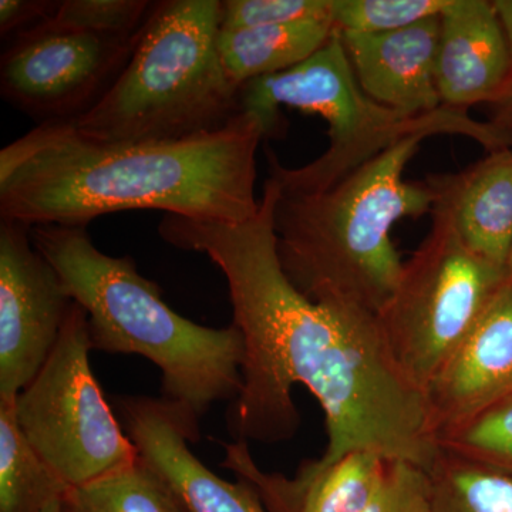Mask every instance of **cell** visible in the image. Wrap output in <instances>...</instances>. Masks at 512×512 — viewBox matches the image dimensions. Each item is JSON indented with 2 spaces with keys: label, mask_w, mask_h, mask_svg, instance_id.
I'll use <instances>...</instances> for the list:
<instances>
[{
  "label": "cell",
  "mask_w": 512,
  "mask_h": 512,
  "mask_svg": "<svg viewBox=\"0 0 512 512\" xmlns=\"http://www.w3.org/2000/svg\"><path fill=\"white\" fill-rule=\"evenodd\" d=\"M278 194L266 178L258 214L241 224L165 214L158 227L167 244L207 255L227 279L244 339L229 433L247 443L291 440L301 426L292 390L302 384L325 414L319 464L373 450L429 470L440 450L426 397L397 367L376 316L313 303L285 275L276 252Z\"/></svg>",
  "instance_id": "6da1fadb"
},
{
  "label": "cell",
  "mask_w": 512,
  "mask_h": 512,
  "mask_svg": "<svg viewBox=\"0 0 512 512\" xmlns=\"http://www.w3.org/2000/svg\"><path fill=\"white\" fill-rule=\"evenodd\" d=\"M265 138L254 114L217 133L109 144L63 123L40 124L0 151V217L87 227L101 215L156 210L241 224L258 214L256 153Z\"/></svg>",
  "instance_id": "7a4b0ae2"
},
{
  "label": "cell",
  "mask_w": 512,
  "mask_h": 512,
  "mask_svg": "<svg viewBox=\"0 0 512 512\" xmlns=\"http://www.w3.org/2000/svg\"><path fill=\"white\" fill-rule=\"evenodd\" d=\"M30 235L86 312L93 350L154 363L163 375V399L200 439L204 414L241 393V330L234 323L207 328L173 311L160 286L140 275L131 256L104 254L87 227L36 225Z\"/></svg>",
  "instance_id": "3957f363"
},
{
  "label": "cell",
  "mask_w": 512,
  "mask_h": 512,
  "mask_svg": "<svg viewBox=\"0 0 512 512\" xmlns=\"http://www.w3.org/2000/svg\"><path fill=\"white\" fill-rule=\"evenodd\" d=\"M424 138H404L328 190L279 187L276 252L309 301L375 316L390 301L404 265L390 238L393 225L433 211L429 185L403 178Z\"/></svg>",
  "instance_id": "277c9868"
},
{
  "label": "cell",
  "mask_w": 512,
  "mask_h": 512,
  "mask_svg": "<svg viewBox=\"0 0 512 512\" xmlns=\"http://www.w3.org/2000/svg\"><path fill=\"white\" fill-rule=\"evenodd\" d=\"M221 10L220 0L154 2L109 92L63 124L109 144L183 140L227 127L241 114V87L218 53Z\"/></svg>",
  "instance_id": "5b68a950"
},
{
  "label": "cell",
  "mask_w": 512,
  "mask_h": 512,
  "mask_svg": "<svg viewBox=\"0 0 512 512\" xmlns=\"http://www.w3.org/2000/svg\"><path fill=\"white\" fill-rule=\"evenodd\" d=\"M241 113L254 114L265 138L285 133L279 107L319 114L329 124V147L312 163L286 168L265 147L269 177L281 190H328L404 138L458 134L473 138L488 151L512 148V131L471 119L467 110L443 106L423 116H407L376 103L357 83L339 30L305 62L252 80L239 93Z\"/></svg>",
  "instance_id": "8992f818"
},
{
  "label": "cell",
  "mask_w": 512,
  "mask_h": 512,
  "mask_svg": "<svg viewBox=\"0 0 512 512\" xmlns=\"http://www.w3.org/2000/svg\"><path fill=\"white\" fill-rule=\"evenodd\" d=\"M431 215L429 235L376 316L397 367L423 393L510 276L471 251L446 215Z\"/></svg>",
  "instance_id": "52a82bcc"
},
{
  "label": "cell",
  "mask_w": 512,
  "mask_h": 512,
  "mask_svg": "<svg viewBox=\"0 0 512 512\" xmlns=\"http://www.w3.org/2000/svg\"><path fill=\"white\" fill-rule=\"evenodd\" d=\"M92 350L89 319L73 302L52 355L13 402L26 441L69 487L138 458L94 376Z\"/></svg>",
  "instance_id": "ba28073f"
},
{
  "label": "cell",
  "mask_w": 512,
  "mask_h": 512,
  "mask_svg": "<svg viewBox=\"0 0 512 512\" xmlns=\"http://www.w3.org/2000/svg\"><path fill=\"white\" fill-rule=\"evenodd\" d=\"M140 30L120 36L37 25L2 53L0 94L39 126L77 119L109 92Z\"/></svg>",
  "instance_id": "9c48e42d"
},
{
  "label": "cell",
  "mask_w": 512,
  "mask_h": 512,
  "mask_svg": "<svg viewBox=\"0 0 512 512\" xmlns=\"http://www.w3.org/2000/svg\"><path fill=\"white\" fill-rule=\"evenodd\" d=\"M30 227L0 222V402H15L52 355L72 308Z\"/></svg>",
  "instance_id": "30bf717a"
},
{
  "label": "cell",
  "mask_w": 512,
  "mask_h": 512,
  "mask_svg": "<svg viewBox=\"0 0 512 512\" xmlns=\"http://www.w3.org/2000/svg\"><path fill=\"white\" fill-rule=\"evenodd\" d=\"M512 396V279L424 390L436 440Z\"/></svg>",
  "instance_id": "8fae6325"
},
{
  "label": "cell",
  "mask_w": 512,
  "mask_h": 512,
  "mask_svg": "<svg viewBox=\"0 0 512 512\" xmlns=\"http://www.w3.org/2000/svg\"><path fill=\"white\" fill-rule=\"evenodd\" d=\"M117 406L138 457L167 481L185 510L268 512L247 483L222 480L194 456L188 443H197V437L163 397L124 396L117 399Z\"/></svg>",
  "instance_id": "7c38bea8"
},
{
  "label": "cell",
  "mask_w": 512,
  "mask_h": 512,
  "mask_svg": "<svg viewBox=\"0 0 512 512\" xmlns=\"http://www.w3.org/2000/svg\"><path fill=\"white\" fill-rule=\"evenodd\" d=\"M222 446V466L247 483L268 512H362L396 460L373 450H355L329 464L309 461L289 478L256 466L247 441Z\"/></svg>",
  "instance_id": "4fadbf2b"
},
{
  "label": "cell",
  "mask_w": 512,
  "mask_h": 512,
  "mask_svg": "<svg viewBox=\"0 0 512 512\" xmlns=\"http://www.w3.org/2000/svg\"><path fill=\"white\" fill-rule=\"evenodd\" d=\"M339 33L357 83L370 99L407 116L443 107L436 80L440 15L393 32Z\"/></svg>",
  "instance_id": "5bb4252c"
},
{
  "label": "cell",
  "mask_w": 512,
  "mask_h": 512,
  "mask_svg": "<svg viewBox=\"0 0 512 512\" xmlns=\"http://www.w3.org/2000/svg\"><path fill=\"white\" fill-rule=\"evenodd\" d=\"M436 80L443 106L463 110L493 104L510 86V49L493 2L450 0L440 15Z\"/></svg>",
  "instance_id": "9a60e30c"
},
{
  "label": "cell",
  "mask_w": 512,
  "mask_h": 512,
  "mask_svg": "<svg viewBox=\"0 0 512 512\" xmlns=\"http://www.w3.org/2000/svg\"><path fill=\"white\" fill-rule=\"evenodd\" d=\"M433 211L446 215L471 251L507 268L512 249V148L456 174L427 175Z\"/></svg>",
  "instance_id": "2e32d148"
},
{
  "label": "cell",
  "mask_w": 512,
  "mask_h": 512,
  "mask_svg": "<svg viewBox=\"0 0 512 512\" xmlns=\"http://www.w3.org/2000/svg\"><path fill=\"white\" fill-rule=\"evenodd\" d=\"M336 30L332 20L220 30L218 53L229 79L242 87L305 62L329 42Z\"/></svg>",
  "instance_id": "e0dca14e"
},
{
  "label": "cell",
  "mask_w": 512,
  "mask_h": 512,
  "mask_svg": "<svg viewBox=\"0 0 512 512\" xmlns=\"http://www.w3.org/2000/svg\"><path fill=\"white\" fill-rule=\"evenodd\" d=\"M69 488L26 441L13 402H0V512H45Z\"/></svg>",
  "instance_id": "ac0fdd59"
},
{
  "label": "cell",
  "mask_w": 512,
  "mask_h": 512,
  "mask_svg": "<svg viewBox=\"0 0 512 512\" xmlns=\"http://www.w3.org/2000/svg\"><path fill=\"white\" fill-rule=\"evenodd\" d=\"M60 507L62 512H188L167 481L140 457L106 476L70 487Z\"/></svg>",
  "instance_id": "d6986e66"
},
{
  "label": "cell",
  "mask_w": 512,
  "mask_h": 512,
  "mask_svg": "<svg viewBox=\"0 0 512 512\" xmlns=\"http://www.w3.org/2000/svg\"><path fill=\"white\" fill-rule=\"evenodd\" d=\"M434 512H512V476L440 450L429 468Z\"/></svg>",
  "instance_id": "ffe728a7"
},
{
  "label": "cell",
  "mask_w": 512,
  "mask_h": 512,
  "mask_svg": "<svg viewBox=\"0 0 512 512\" xmlns=\"http://www.w3.org/2000/svg\"><path fill=\"white\" fill-rule=\"evenodd\" d=\"M437 446L512 476V396L463 426L441 434Z\"/></svg>",
  "instance_id": "44dd1931"
},
{
  "label": "cell",
  "mask_w": 512,
  "mask_h": 512,
  "mask_svg": "<svg viewBox=\"0 0 512 512\" xmlns=\"http://www.w3.org/2000/svg\"><path fill=\"white\" fill-rule=\"evenodd\" d=\"M450 0H333L339 32L384 33L439 16Z\"/></svg>",
  "instance_id": "7402d4cb"
},
{
  "label": "cell",
  "mask_w": 512,
  "mask_h": 512,
  "mask_svg": "<svg viewBox=\"0 0 512 512\" xmlns=\"http://www.w3.org/2000/svg\"><path fill=\"white\" fill-rule=\"evenodd\" d=\"M153 5L146 0H63L56 12L40 25L131 36L144 25Z\"/></svg>",
  "instance_id": "603a6c76"
},
{
  "label": "cell",
  "mask_w": 512,
  "mask_h": 512,
  "mask_svg": "<svg viewBox=\"0 0 512 512\" xmlns=\"http://www.w3.org/2000/svg\"><path fill=\"white\" fill-rule=\"evenodd\" d=\"M332 12L333 0H224L221 30L332 20Z\"/></svg>",
  "instance_id": "cb8c5ba5"
},
{
  "label": "cell",
  "mask_w": 512,
  "mask_h": 512,
  "mask_svg": "<svg viewBox=\"0 0 512 512\" xmlns=\"http://www.w3.org/2000/svg\"><path fill=\"white\" fill-rule=\"evenodd\" d=\"M362 512H434L429 471L393 460L382 485Z\"/></svg>",
  "instance_id": "d4e9b609"
},
{
  "label": "cell",
  "mask_w": 512,
  "mask_h": 512,
  "mask_svg": "<svg viewBox=\"0 0 512 512\" xmlns=\"http://www.w3.org/2000/svg\"><path fill=\"white\" fill-rule=\"evenodd\" d=\"M60 2L55 0H2L0 2V33L16 37L36 28L56 12Z\"/></svg>",
  "instance_id": "484cf974"
},
{
  "label": "cell",
  "mask_w": 512,
  "mask_h": 512,
  "mask_svg": "<svg viewBox=\"0 0 512 512\" xmlns=\"http://www.w3.org/2000/svg\"><path fill=\"white\" fill-rule=\"evenodd\" d=\"M491 106H493V119L490 123L503 130L512 131V82L501 94L500 99L495 100Z\"/></svg>",
  "instance_id": "4316f807"
},
{
  "label": "cell",
  "mask_w": 512,
  "mask_h": 512,
  "mask_svg": "<svg viewBox=\"0 0 512 512\" xmlns=\"http://www.w3.org/2000/svg\"><path fill=\"white\" fill-rule=\"evenodd\" d=\"M494 8L503 26L505 39H507L508 49L512 60V0H495Z\"/></svg>",
  "instance_id": "83f0119b"
},
{
  "label": "cell",
  "mask_w": 512,
  "mask_h": 512,
  "mask_svg": "<svg viewBox=\"0 0 512 512\" xmlns=\"http://www.w3.org/2000/svg\"><path fill=\"white\" fill-rule=\"evenodd\" d=\"M45 512H62V507H60V501H55L46 508Z\"/></svg>",
  "instance_id": "f1b7e54d"
},
{
  "label": "cell",
  "mask_w": 512,
  "mask_h": 512,
  "mask_svg": "<svg viewBox=\"0 0 512 512\" xmlns=\"http://www.w3.org/2000/svg\"><path fill=\"white\" fill-rule=\"evenodd\" d=\"M507 271H508V275H510V278L512 279V249H511L510 258H508V262H507Z\"/></svg>",
  "instance_id": "f546056e"
}]
</instances>
